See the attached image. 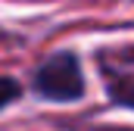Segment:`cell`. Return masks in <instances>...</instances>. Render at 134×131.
Wrapping results in <instances>:
<instances>
[{"label":"cell","mask_w":134,"mask_h":131,"mask_svg":"<svg viewBox=\"0 0 134 131\" xmlns=\"http://www.w3.org/2000/svg\"><path fill=\"white\" fill-rule=\"evenodd\" d=\"M19 94H22L19 81H13V78H0V109L9 106L13 100H19Z\"/></svg>","instance_id":"obj_2"},{"label":"cell","mask_w":134,"mask_h":131,"mask_svg":"<svg viewBox=\"0 0 134 131\" xmlns=\"http://www.w3.org/2000/svg\"><path fill=\"white\" fill-rule=\"evenodd\" d=\"M112 97L119 100V103H125V106H134V84H122V88H115Z\"/></svg>","instance_id":"obj_3"},{"label":"cell","mask_w":134,"mask_h":131,"mask_svg":"<svg viewBox=\"0 0 134 131\" xmlns=\"http://www.w3.org/2000/svg\"><path fill=\"white\" fill-rule=\"evenodd\" d=\"M34 88H37L41 97L53 100V103L78 100L84 94V78H81L78 56H75V53H53L47 63L37 69Z\"/></svg>","instance_id":"obj_1"}]
</instances>
